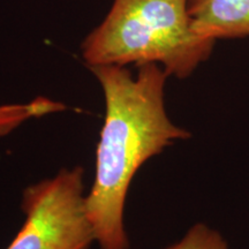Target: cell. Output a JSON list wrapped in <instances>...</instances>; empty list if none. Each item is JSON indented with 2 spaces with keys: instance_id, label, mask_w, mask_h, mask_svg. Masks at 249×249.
<instances>
[{
  "instance_id": "cell-4",
  "label": "cell",
  "mask_w": 249,
  "mask_h": 249,
  "mask_svg": "<svg viewBox=\"0 0 249 249\" xmlns=\"http://www.w3.org/2000/svg\"><path fill=\"white\" fill-rule=\"evenodd\" d=\"M188 9L195 30L205 38L249 37V0H189Z\"/></svg>"
},
{
  "instance_id": "cell-6",
  "label": "cell",
  "mask_w": 249,
  "mask_h": 249,
  "mask_svg": "<svg viewBox=\"0 0 249 249\" xmlns=\"http://www.w3.org/2000/svg\"><path fill=\"white\" fill-rule=\"evenodd\" d=\"M166 249H231L223 235L205 224L192 226L185 235Z\"/></svg>"
},
{
  "instance_id": "cell-1",
  "label": "cell",
  "mask_w": 249,
  "mask_h": 249,
  "mask_svg": "<svg viewBox=\"0 0 249 249\" xmlns=\"http://www.w3.org/2000/svg\"><path fill=\"white\" fill-rule=\"evenodd\" d=\"M102 87L105 118L96 148L95 177L86 208L101 249H129L124 205L130 182L144 163L177 141L191 138L165 107L169 75L157 64L89 67Z\"/></svg>"
},
{
  "instance_id": "cell-5",
  "label": "cell",
  "mask_w": 249,
  "mask_h": 249,
  "mask_svg": "<svg viewBox=\"0 0 249 249\" xmlns=\"http://www.w3.org/2000/svg\"><path fill=\"white\" fill-rule=\"evenodd\" d=\"M66 110L65 104L46 97H37L24 104L0 105V139L14 132L24 123Z\"/></svg>"
},
{
  "instance_id": "cell-3",
  "label": "cell",
  "mask_w": 249,
  "mask_h": 249,
  "mask_svg": "<svg viewBox=\"0 0 249 249\" xmlns=\"http://www.w3.org/2000/svg\"><path fill=\"white\" fill-rule=\"evenodd\" d=\"M21 208L24 223L7 249H89L95 242L83 167H65L28 186Z\"/></svg>"
},
{
  "instance_id": "cell-2",
  "label": "cell",
  "mask_w": 249,
  "mask_h": 249,
  "mask_svg": "<svg viewBox=\"0 0 249 249\" xmlns=\"http://www.w3.org/2000/svg\"><path fill=\"white\" fill-rule=\"evenodd\" d=\"M189 0H114L104 21L81 45L89 67L157 64L178 79L211 55L214 40L195 30Z\"/></svg>"
}]
</instances>
